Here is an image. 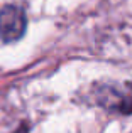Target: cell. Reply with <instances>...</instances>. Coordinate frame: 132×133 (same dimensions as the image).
<instances>
[{
  "instance_id": "obj_1",
  "label": "cell",
  "mask_w": 132,
  "mask_h": 133,
  "mask_svg": "<svg viewBox=\"0 0 132 133\" xmlns=\"http://www.w3.org/2000/svg\"><path fill=\"white\" fill-rule=\"evenodd\" d=\"M97 98L107 110L119 111L122 115L132 113V84H103Z\"/></svg>"
},
{
  "instance_id": "obj_3",
  "label": "cell",
  "mask_w": 132,
  "mask_h": 133,
  "mask_svg": "<svg viewBox=\"0 0 132 133\" xmlns=\"http://www.w3.org/2000/svg\"><path fill=\"white\" fill-rule=\"evenodd\" d=\"M27 131H29V127H27V125H22V127H20L15 133H27Z\"/></svg>"
},
{
  "instance_id": "obj_2",
  "label": "cell",
  "mask_w": 132,
  "mask_h": 133,
  "mask_svg": "<svg viewBox=\"0 0 132 133\" xmlns=\"http://www.w3.org/2000/svg\"><path fill=\"white\" fill-rule=\"evenodd\" d=\"M27 27L26 14L17 5H5L0 10V39L3 42H14L24 36Z\"/></svg>"
}]
</instances>
